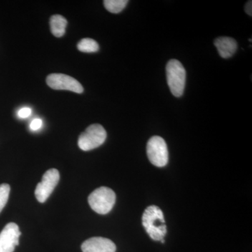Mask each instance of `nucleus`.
Segmentation results:
<instances>
[{
    "mask_svg": "<svg viewBox=\"0 0 252 252\" xmlns=\"http://www.w3.org/2000/svg\"><path fill=\"white\" fill-rule=\"evenodd\" d=\"M142 225L147 234L155 241L164 240L167 233L163 213L158 207L151 205L142 215Z\"/></svg>",
    "mask_w": 252,
    "mask_h": 252,
    "instance_id": "f257e3e1",
    "label": "nucleus"
},
{
    "mask_svg": "<svg viewBox=\"0 0 252 252\" xmlns=\"http://www.w3.org/2000/svg\"><path fill=\"white\" fill-rule=\"evenodd\" d=\"M166 75L167 84L172 94L181 97L185 91L187 78V72L182 63L177 60H170L167 64Z\"/></svg>",
    "mask_w": 252,
    "mask_h": 252,
    "instance_id": "f03ea898",
    "label": "nucleus"
},
{
    "mask_svg": "<svg viewBox=\"0 0 252 252\" xmlns=\"http://www.w3.org/2000/svg\"><path fill=\"white\" fill-rule=\"evenodd\" d=\"M88 200L94 212L99 215H107L115 205L116 194L108 187H99L90 194Z\"/></svg>",
    "mask_w": 252,
    "mask_h": 252,
    "instance_id": "7ed1b4c3",
    "label": "nucleus"
},
{
    "mask_svg": "<svg viewBox=\"0 0 252 252\" xmlns=\"http://www.w3.org/2000/svg\"><path fill=\"white\" fill-rule=\"evenodd\" d=\"M106 138L107 132L103 126L93 124L79 136L78 145L81 150L88 152L100 147L105 142Z\"/></svg>",
    "mask_w": 252,
    "mask_h": 252,
    "instance_id": "20e7f679",
    "label": "nucleus"
},
{
    "mask_svg": "<svg viewBox=\"0 0 252 252\" xmlns=\"http://www.w3.org/2000/svg\"><path fill=\"white\" fill-rule=\"evenodd\" d=\"M149 161L158 167L165 166L168 162L169 154L166 142L159 136L151 137L147 145Z\"/></svg>",
    "mask_w": 252,
    "mask_h": 252,
    "instance_id": "39448f33",
    "label": "nucleus"
},
{
    "mask_svg": "<svg viewBox=\"0 0 252 252\" xmlns=\"http://www.w3.org/2000/svg\"><path fill=\"white\" fill-rule=\"evenodd\" d=\"M60 174L56 169H50L43 175L42 181L36 186L35 196L39 203L46 201L59 184Z\"/></svg>",
    "mask_w": 252,
    "mask_h": 252,
    "instance_id": "423d86ee",
    "label": "nucleus"
},
{
    "mask_svg": "<svg viewBox=\"0 0 252 252\" xmlns=\"http://www.w3.org/2000/svg\"><path fill=\"white\" fill-rule=\"evenodd\" d=\"M48 86L55 90H67L82 94L84 88L80 83L70 76L63 74H51L46 78Z\"/></svg>",
    "mask_w": 252,
    "mask_h": 252,
    "instance_id": "0eeeda50",
    "label": "nucleus"
},
{
    "mask_svg": "<svg viewBox=\"0 0 252 252\" xmlns=\"http://www.w3.org/2000/svg\"><path fill=\"white\" fill-rule=\"evenodd\" d=\"M21 232L16 223H8L0 233V252H14L15 248L19 245Z\"/></svg>",
    "mask_w": 252,
    "mask_h": 252,
    "instance_id": "6e6552de",
    "label": "nucleus"
},
{
    "mask_svg": "<svg viewBox=\"0 0 252 252\" xmlns=\"http://www.w3.org/2000/svg\"><path fill=\"white\" fill-rule=\"evenodd\" d=\"M81 250L83 252H116L117 247L109 239L94 237L82 244Z\"/></svg>",
    "mask_w": 252,
    "mask_h": 252,
    "instance_id": "1a4fd4ad",
    "label": "nucleus"
},
{
    "mask_svg": "<svg viewBox=\"0 0 252 252\" xmlns=\"http://www.w3.org/2000/svg\"><path fill=\"white\" fill-rule=\"evenodd\" d=\"M215 46L218 50L219 54L223 59H229L236 52L238 49L237 41L228 36H220L215 39Z\"/></svg>",
    "mask_w": 252,
    "mask_h": 252,
    "instance_id": "9d476101",
    "label": "nucleus"
},
{
    "mask_svg": "<svg viewBox=\"0 0 252 252\" xmlns=\"http://www.w3.org/2000/svg\"><path fill=\"white\" fill-rule=\"evenodd\" d=\"M67 26V20L61 15H54L50 19L51 32L56 37H61L64 35Z\"/></svg>",
    "mask_w": 252,
    "mask_h": 252,
    "instance_id": "9b49d317",
    "label": "nucleus"
},
{
    "mask_svg": "<svg viewBox=\"0 0 252 252\" xmlns=\"http://www.w3.org/2000/svg\"><path fill=\"white\" fill-rule=\"evenodd\" d=\"M79 51L84 53H95L99 51V45L97 41L90 38L81 39L77 44Z\"/></svg>",
    "mask_w": 252,
    "mask_h": 252,
    "instance_id": "f8f14e48",
    "label": "nucleus"
},
{
    "mask_svg": "<svg viewBox=\"0 0 252 252\" xmlns=\"http://www.w3.org/2000/svg\"><path fill=\"white\" fill-rule=\"evenodd\" d=\"M128 3L127 0H105L104 1V7L109 12L119 14L125 9Z\"/></svg>",
    "mask_w": 252,
    "mask_h": 252,
    "instance_id": "ddd939ff",
    "label": "nucleus"
},
{
    "mask_svg": "<svg viewBox=\"0 0 252 252\" xmlns=\"http://www.w3.org/2000/svg\"><path fill=\"white\" fill-rule=\"evenodd\" d=\"M10 190H11V188L7 184H2L0 185V213L2 211L6 204L7 203Z\"/></svg>",
    "mask_w": 252,
    "mask_h": 252,
    "instance_id": "4468645a",
    "label": "nucleus"
},
{
    "mask_svg": "<svg viewBox=\"0 0 252 252\" xmlns=\"http://www.w3.org/2000/svg\"><path fill=\"white\" fill-rule=\"evenodd\" d=\"M31 114L32 109L29 107H23L20 109L17 113L18 117L21 119H26V118L29 117Z\"/></svg>",
    "mask_w": 252,
    "mask_h": 252,
    "instance_id": "2eb2a0df",
    "label": "nucleus"
},
{
    "mask_svg": "<svg viewBox=\"0 0 252 252\" xmlns=\"http://www.w3.org/2000/svg\"><path fill=\"white\" fill-rule=\"evenodd\" d=\"M42 126V121L39 119H35L30 124V128L31 130L36 131L39 130Z\"/></svg>",
    "mask_w": 252,
    "mask_h": 252,
    "instance_id": "dca6fc26",
    "label": "nucleus"
},
{
    "mask_svg": "<svg viewBox=\"0 0 252 252\" xmlns=\"http://www.w3.org/2000/svg\"><path fill=\"white\" fill-rule=\"evenodd\" d=\"M245 11H246L247 14L249 15V16H252V1H249L248 3H247L246 5H245Z\"/></svg>",
    "mask_w": 252,
    "mask_h": 252,
    "instance_id": "f3484780",
    "label": "nucleus"
}]
</instances>
